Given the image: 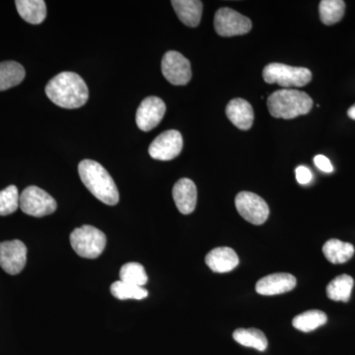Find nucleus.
<instances>
[{"instance_id":"nucleus-19","label":"nucleus","mask_w":355,"mask_h":355,"mask_svg":"<svg viewBox=\"0 0 355 355\" xmlns=\"http://www.w3.org/2000/svg\"><path fill=\"white\" fill-rule=\"evenodd\" d=\"M355 252L354 245L338 239H331L324 243L323 253L327 260L334 265L347 263Z\"/></svg>"},{"instance_id":"nucleus-13","label":"nucleus","mask_w":355,"mask_h":355,"mask_svg":"<svg viewBox=\"0 0 355 355\" xmlns=\"http://www.w3.org/2000/svg\"><path fill=\"white\" fill-rule=\"evenodd\" d=\"M295 286L296 279L291 273H272L257 282L256 291L263 296L279 295L291 291Z\"/></svg>"},{"instance_id":"nucleus-4","label":"nucleus","mask_w":355,"mask_h":355,"mask_svg":"<svg viewBox=\"0 0 355 355\" xmlns=\"http://www.w3.org/2000/svg\"><path fill=\"white\" fill-rule=\"evenodd\" d=\"M69 239L76 253L86 259L98 258L107 244L106 235L99 229L90 225L74 229Z\"/></svg>"},{"instance_id":"nucleus-25","label":"nucleus","mask_w":355,"mask_h":355,"mask_svg":"<svg viewBox=\"0 0 355 355\" xmlns=\"http://www.w3.org/2000/svg\"><path fill=\"white\" fill-rule=\"evenodd\" d=\"M120 279L125 284L141 287L148 282L146 268L139 263H128L121 266Z\"/></svg>"},{"instance_id":"nucleus-28","label":"nucleus","mask_w":355,"mask_h":355,"mask_svg":"<svg viewBox=\"0 0 355 355\" xmlns=\"http://www.w3.org/2000/svg\"><path fill=\"white\" fill-rule=\"evenodd\" d=\"M296 180L299 184H307L312 181L313 175L310 170L305 166H299L296 168Z\"/></svg>"},{"instance_id":"nucleus-10","label":"nucleus","mask_w":355,"mask_h":355,"mask_svg":"<svg viewBox=\"0 0 355 355\" xmlns=\"http://www.w3.org/2000/svg\"><path fill=\"white\" fill-rule=\"evenodd\" d=\"M183 149V137L178 130H170L159 135L149 146L148 153L155 160L170 161Z\"/></svg>"},{"instance_id":"nucleus-8","label":"nucleus","mask_w":355,"mask_h":355,"mask_svg":"<svg viewBox=\"0 0 355 355\" xmlns=\"http://www.w3.org/2000/svg\"><path fill=\"white\" fill-rule=\"evenodd\" d=\"M235 207L240 216L254 225L265 223L270 216V209L265 200L250 191L238 193L235 198Z\"/></svg>"},{"instance_id":"nucleus-29","label":"nucleus","mask_w":355,"mask_h":355,"mask_svg":"<svg viewBox=\"0 0 355 355\" xmlns=\"http://www.w3.org/2000/svg\"><path fill=\"white\" fill-rule=\"evenodd\" d=\"M314 163L321 171L326 173H331L334 171L333 165H331V161L329 160V158H327L326 156L317 155L316 157L314 158Z\"/></svg>"},{"instance_id":"nucleus-7","label":"nucleus","mask_w":355,"mask_h":355,"mask_svg":"<svg viewBox=\"0 0 355 355\" xmlns=\"http://www.w3.org/2000/svg\"><path fill=\"white\" fill-rule=\"evenodd\" d=\"M214 28L221 37L240 36L251 31L252 21L229 7H222L214 16Z\"/></svg>"},{"instance_id":"nucleus-11","label":"nucleus","mask_w":355,"mask_h":355,"mask_svg":"<svg viewBox=\"0 0 355 355\" xmlns=\"http://www.w3.org/2000/svg\"><path fill=\"white\" fill-rule=\"evenodd\" d=\"M27 261V248L19 240L0 243V266L9 275L22 272Z\"/></svg>"},{"instance_id":"nucleus-2","label":"nucleus","mask_w":355,"mask_h":355,"mask_svg":"<svg viewBox=\"0 0 355 355\" xmlns=\"http://www.w3.org/2000/svg\"><path fill=\"white\" fill-rule=\"evenodd\" d=\"M81 181L100 202L114 205L120 200L118 188L108 171L94 160L81 161L78 165Z\"/></svg>"},{"instance_id":"nucleus-22","label":"nucleus","mask_w":355,"mask_h":355,"mask_svg":"<svg viewBox=\"0 0 355 355\" xmlns=\"http://www.w3.org/2000/svg\"><path fill=\"white\" fill-rule=\"evenodd\" d=\"M354 286V280L350 275H338L327 286V295L331 300L347 302L352 295Z\"/></svg>"},{"instance_id":"nucleus-17","label":"nucleus","mask_w":355,"mask_h":355,"mask_svg":"<svg viewBox=\"0 0 355 355\" xmlns=\"http://www.w3.org/2000/svg\"><path fill=\"white\" fill-rule=\"evenodd\" d=\"M173 8L178 17L189 27H197L202 15V2L200 0H173Z\"/></svg>"},{"instance_id":"nucleus-16","label":"nucleus","mask_w":355,"mask_h":355,"mask_svg":"<svg viewBox=\"0 0 355 355\" xmlns=\"http://www.w3.org/2000/svg\"><path fill=\"white\" fill-rule=\"evenodd\" d=\"M226 116L231 123L242 130H248L254 123V110L246 100L236 98L231 100L226 107Z\"/></svg>"},{"instance_id":"nucleus-26","label":"nucleus","mask_w":355,"mask_h":355,"mask_svg":"<svg viewBox=\"0 0 355 355\" xmlns=\"http://www.w3.org/2000/svg\"><path fill=\"white\" fill-rule=\"evenodd\" d=\"M111 292L114 297L120 299V300H127V299L141 300L148 296V292L144 287L125 284L121 280L112 284Z\"/></svg>"},{"instance_id":"nucleus-14","label":"nucleus","mask_w":355,"mask_h":355,"mask_svg":"<svg viewBox=\"0 0 355 355\" xmlns=\"http://www.w3.org/2000/svg\"><path fill=\"white\" fill-rule=\"evenodd\" d=\"M173 198L181 214H190L197 205V187L191 180L187 178L179 180L173 188Z\"/></svg>"},{"instance_id":"nucleus-3","label":"nucleus","mask_w":355,"mask_h":355,"mask_svg":"<svg viewBox=\"0 0 355 355\" xmlns=\"http://www.w3.org/2000/svg\"><path fill=\"white\" fill-rule=\"evenodd\" d=\"M313 107L309 95L295 89L275 91L268 99V109L273 118L291 120L307 114Z\"/></svg>"},{"instance_id":"nucleus-12","label":"nucleus","mask_w":355,"mask_h":355,"mask_svg":"<svg viewBox=\"0 0 355 355\" xmlns=\"http://www.w3.org/2000/svg\"><path fill=\"white\" fill-rule=\"evenodd\" d=\"M165 113L166 105L162 99L154 96L147 97L137 109L135 116L137 127L144 132H150L163 120Z\"/></svg>"},{"instance_id":"nucleus-5","label":"nucleus","mask_w":355,"mask_h":355,"mask_svg":"<svg viewBox=\"0 0 355 355\" xmlns=\"http://www.w3.org/2000/svg\"><path fill=\"white\" fill-rule=\"evenodd\" d=\"M263 77L266 83L279 84L284 88L303 87L312 80V72L305 67L273 62L263 69Z\"/></svg>"},{"instance_id":"nucleus-20","label":"nucleus","mask_w":355,"mask_h":355,"mask_svg":"<svg viewBox=\"0 0 355 355\" xmlns=\"http://www.w3.org/2000/svg\"><path fill=\"white\" fill-rule=\"evenodd\" d=\"M24 67L16 62H0V91L15 87L24 80Z\"/></svg>"},{"instance_id":"nucleus-6","label":"nucleus","mask_w":355,"mask_h":355,"mask_svg":"<svg viewBox=\"0 0 355 355\" xmlns=\"http://www.w3.org/2000/svg\"><path fill=\"white\" fill-rule=\"evenodd\" d=\"M19 207L24 214L34 217L50 216L58 207L55 198L36 186L28 187L23 191Z\"/></svg>"},{"instance_id":"nucleus-1","label":"nucleus","mask_w":355,"mask_h":355,"mask_svg":"<svg viewBox=\"0 0 355 355\" xmlns=\"http://www.w3.org/2000/svg\"><path fill=\"white\" fill-rule=\"evenodd\" d=\"M46 94L60 108L77 109L88 101L89 91L83 77L74 72H62L46 84Z\"/></svg>"},{"instance_id":"nucleus-21","label":"nucleus","mask_w":355,"mask_h":355,"mask_svg":"<svg viewBox=\"0 0 355 355\" xmlns=\"http://www.w3.org/2000/svg\"><path fill=\"white\" fill-rule=\"evenodd\" d=\"M233 338L243 347H252L259 352H265L268 349L266 336L258 329H237L233 333Z\"/></svg>"},{"instance_id":"nucleus-27","label":"nucleus","mask_w":355,"mask_h":355,"mask_svg":"<svg viewBox=\"0 0 355 355\" xmlns=\"http://www.w3.org/2000/svg\"><path fill=\"white\" fill-rule=\"evenodd\" d=\"M20 195L15 186H9L0 191V216L12 214L19 207Z\"/></svg>"},{"instance_id":"nucleus-18","label":"nucleus","mask_w":355,"mask_h":355,"mask_svg":"<svg viewBox=\"0 0 355 355\" xmlns=\"http://www.w3.org/2000/svg\"><path fill=\"white\" fill-rule=\"evenodd\" d=\"M16 8L21 17L33 25L41 24L46 17V6L44 0H17Z\"/></svg>"},{"instance_id":"nucleus-15","label":"nucleus","mask_w":355,"mask_h":355,"mask_svg":"<svg viewBox=\"0 0 355 355\" xmlns=\"http://www.w3.org/2000/svg\"><path fill=\"white\" fill-rule=\"evenodd\" d=\"M205 263L214 272L225 273L234 270L239 265V258L234 250L219 247L211 250L205 257Z\"/></svg>"},{"instance_id":"nucleus-23","label":"nucleus","mask_w":355,"mask_h":355,"mask_svg":"<svg viewBox=\"0 0 355 355\" xmlns=\"http://www.w3.org/2000/svg\"><path fill=\"white\" fill-rule=\"evenodd\" d=\"M327 315L319 310L306 311L292 320L294 328L304 333H309L327 323Z\"/></svg>"},{"instance_id":"nucleus-9","label":"nucleus","mask_w":355,"mask_h":355,"mask_svg":"<svg viewBox=\"0 0 355 355\" xmlns=\"http://www.w3.org/2000/svg\"><path fill=\"white\" fill-rule=\"evenodd\" d=\"M161 69L163 76L173 85H186L191 81L190 60L178 51H170L165 53Z\"/></svg>"},{"instance_id":"nucleus-30","label":"nucleus","mask_w":355,"mask_h":355,"mask_svg":"<svg viewBox=\"0 0 355 355\" xmlns=\"http://www.w3.org/2000/svg\"><path fill=\"white\" fill-rule=\"evenodd\" d=\"M347 114H349L350 119L355 121V104L354 106L350 107L349 111H347Z\"/></svg>"},{"instance_id":"nucleus-24","label":"nucleus","mask_w":355,"mask_h":355,"mask_svg":"<svg viewBox=\"0 0 355 355\" xmlns=\"http://www.w3.org/2000/svg\"><path fill=\"white\" fill-rule=\"evenodd\" d=\"M320 18L326 25L340 22L345 15V2L343 0H322L319 6Z\"/></svg>"}]
</instances>
